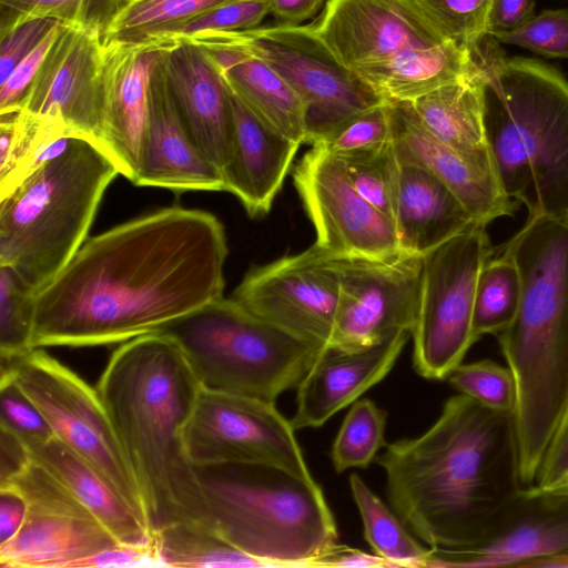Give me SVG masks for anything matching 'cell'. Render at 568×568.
I'll return each instance as SVG.
<instances>
[{"label":"cell","instance_id":"8","mask_svg":"<svg viewBox=\"0 0 568 568\" xmlns=\"http://www.w3.org/2000/svg\"><path fill=\"white\" fill-rule=\"evenodd\" d=\"M159 331L178 343L202 387L271 403L296 388L326 348L223 296Z\"/></svg>","mask_w":568,"mask_h":568},{"label":"cell","instance_id":"46","mask_svg":"<svg viewBox=\"0 0 568 568\" xmlns=\"http://www.w3.org/2000/svg\"><path fill=\"white\" fill-rule=\"evenodd\" d=\"M59 22L50 18L29 19L0 36V83Z\"/></svg>","mask_w":568,"mask_h":568},{"label":"cell","instance_id":"29","mask_svg":"<svg viewBox=\"0 0 568 568\" xmlns=\"http://www.w3.org/2000/svg\"><path fill=\"white\" fill-rule=\"evenodd\" d=\"M387 101L412 102L443 85L480 73L475 55L447 41L408 49L355 71Z\"/></svg>","mask_w":568,"mask_h":568},{"label":"cell","instance_id":"37","mask_svg":"<svg viewBox=\"0 0 568 568\" xmlns=\"http://www.w3.org/2000/svg\"><path fill=\"white\" fill-rule=\"evenodd\" d=\"M387 412L373 400L354 402L336 435L331 450L332 465L337 474L349 468H367L385 448Z\"/></svg>","mask_w":568,"mask_h":568},{"label":"cell","instance_id":"34","mask_svg":"<svg viewBox=\"0 0 568 568\" xmlns=\"http://www.w3.org/2000/svg\"><path fill=\"white\" fill-rule=\"evenodd\" d=\"M230 0H128L108 28L103 42L155 40L179 24Z\"/></svg>","mask_w":568,"mask_h":568},{"label":"cell","instance_id":"23","mask_svg":"<svg viewBox=\"0 0 568 568\" xmlns=\"http://www.w3.org/2000/svg\"><path fill=\"white\" fill-rule=\"evenodd\" d=\"M412 333L404 331L371 347H326L297 385L295 430L317 428L356 402L394 367Z\"/></svg>","mask_w":568,"mask_h":568},{"label":"cell","instance_id":"13","mask_svg":"<svg viewBox=\"0 0 568 568\" xmlns=\"http://www.w3.org/2000/svg\"><path fill=\"white\" fill-rule=\"evenodd\" d=\"M0 488L18 491L27 504L20 530L0 545L1 567L75 568L119 544L61 481L30 457Z\"/></svg>","mask_w":568,"mask_h":568},{"label":"cell","instance_id":"28","mask_svg":"<svg viewBox=\"0 0 568 568\" xmlns=\"http://www.w3.org/2000/svg\"><path fill=\"white\" fill-rule=\"evenodd\" d=\"M26 447L30 459L61 481L119 544L145 545L153 541L145 520L116 488L57 437Z\"/></svg>","mask_w":568,"mask_h":568},{"label":"cell","instance_id":"15","mask_svg":"<svg viewBox=\"0 0 568 568\" xmlns=\"http://www.w3.org/2000/svg\"><path fill=\"white\" fill-rule=\"evenodd\" d=\"M232 297L301 339L331 346L339 277L331 256L315 244L250 270Z\"/></svg>","mask_w":568,"mask_h":568},{"label":"cell","instance_id":"35","mask_svg":"<svg viewBox=\"0 0 568 568\" xmlns=\"http://www.w3.org/2000/svg\"><path fill=\"white\" fill-rule=\"evenodd\" d=\"M520 275L506 255L489 257L479 273L473 314V332L478 341L499 334L515 317L520 301Z\"/></svg>","mask_w":568,"mask_h":568},{"label":"cell","instance_id":"21","mask_svg":"<svg viewBox=\"0 0 568 568\" xmlns=\"http://www.w3.org/2000/svg\"><path fill=\"white\" fill-rule=\"evenodd\" d=\"M162 65L181 120L195 145L221 173L233 154L232 92L201 45L176 40Z\"/></svg>","mask_w":568,"mask_h":568},{"label":"cell","instance_id":"33","mask_svg":"<svg viewBox=\"0 0 568 568\" xmlns=\"http://www.w3.org/2000/svg\"><path fill=\"white\" fill-rule=\"evenodd\" d=\"M164 567L265 568L264 561L237 549L213 530L192 525L170 526L153 535Z\"/></svg>","mask_w":568,"mask_h":568},{"label":"cell","instance_id":"53","mask_svg":"<svg viewBox=\"0 0 568 568\" xmlns=\"http://www.w3.org/2000/svg\"><path fill=\"white\" fill-rule=\"evenodd\" d=\"M29 462L24 443L0 425V483L18 473Z\"/></svg>","mask_w":568,"mask_h":568},{"label":"cell","instance_id":"48","mask_svg":"<svg viewBox=\"0 0 568 568\" xmlns=\"http://www.w3.org/2000/svg\"><path fill=\"white\" fill-rule=\"evenodd\" d=\"M164 567L154 542L145 545L116 544L80 561L75 568Z\"/></svg>","mask_w":568,"mask_h":568},{"label":"cell","instance_id":"43","mask_svg":"<svg viewBox=\"0 0 568 568\" xmlns=\"http://www.w3.org/2000/svg\"><path fill=\"white\" fill-rule=\"evenodd\" d=\"M268 13V0H230L179 24L159 39L182 40L203 33L250 30L257 28Z\"/></svg>","mask_w":568,"mask_h":568},{"label":"cell","instance_id":"4","mask_svg":"<svg viewBox=\"0 0 568 568\" xmlns=\"http://www.w3.org/2000/svg\"><path fill=\"white\" fill-rule=\"evenodd\" d=\"M520 301L498 342L517 389L520 479L532 486L568 407V220L528 216L503 246Z\"/></svg>","mask_w":568,"mask_h":568},{"label":"cell","instance_id":"5","mask_svg":"<svg viewBox=\"0 0 568 568\" xmlns=\"http://www.w3.org/2000/svg\"><path fill=\"white\" fill-rule=\"evenodd\" d=\"M496 178L529 216L568 220V79L532 58H507L488 34L476 53Z\"/></svg>","mask_w":568,"mask_h":568},{"label":"cell","instance_id":"27","mask_svg":"<svg viewBox=\"0 0 568 568\" xmlns=\"http://www.w3.org/2000/svg\"><path fill=\"white\" fill-rule=\"evenodd\" d=\"M397 160L393 223L404 253L423 256L475 223L436 175L415 162Z\"/></svg>","mask_w":568,"mask_h":568},{"label":"cell","instance_id":"9","mask_svg":"<svg viewBox=\"0 0 568 568\" xmlns=\"http://www.w3.org/2000/svg\"><path fill=\"white\" fill-rule=\"evenodd\" d=\"M0 373L38 407L54 436L95 467L146 523L139 485L97 388L42 347L1 361Z\"/></svg>","mask_w":568,"mask_h":568},{"label":"cell","instance_id":"55","mask_svg":"<svg viewBox=\"0 0 568 568\" xmlns=\"http://www.w3.org/2000/svg\"><path fill=\"white\" fill-rule=\"evenodd\" d=\"M554 489H562L568 490V475L562 479V481Z\"/></svg>","mask_w":568,"mask_h":568},{"label":"cell","instance_id":"18","mask_svg":"<svg viewBox=\"0 0 568 568\" xmlns=\"http://www.w3.org/2000/svg\"><path fill=\"white\" fill-rule=\"evenodd\" d=\"M102 49L100 34L63 23L22 110L59 120L72 136L90 140L103 149Z\"/></svg>","mask_w":568,"mask_h":568},{"label":"cell","instance_id":"32","mask_svg":"<svg viewBox=\"0 0 568 568\" xmlns=\"http://www.w3.org/2000/svg\"><path fill=\"white\" fill-rule=\"evenodd\" d=\"M348 481L363 520L364 537L374 552L393 567H428L433 549L417 540L359 475L353 473Z\"/></svg>","mask_w":568,"mask_h":568},{"label":"cell","instance_id":"51","mask_svg":"<svg viewBox=\"0 0 568 568\" xmlns=\"http://www.w3.org/2000/svg\"><path fill=\"white\" fill-rule=\"evenodd\" d=\"M534 0H494L488 34L519 28L534 16Z\"/></svg>","mask_w":568,"mask_h":568},{"label":"cell","instance_id":"20","mask_svg":"<svg viewBox=\"0 0 568 568\" xmlns=\"http://www.w3.org/2000/svg\"><path fill=\"white\" fill-rule=\"evenodd\" d=\"M176 40L103 42L101 89L104 106L103 150L120 174L135 180L148 120L150 77Z\"/></svg>","mask_w":568,"mask_h":568},{"label":"cell","instance_id":"47","mask_svg":"<svg viewBox=\"0 0 568 568\" xmlns=\"http://www.w3.org/2000/svg\"><path fill=\"white\" fill-rule=\"evenodd\" d=\"M62 24L63 22H59L43 41L0 83V113L23 109L30 87Z\"/></svg>","mask_w":568,"mask_h":568},{"label":"cell","instance_id":"14","mask_svg":"<svg viewBox=\"0 0 568 568\" xmlns=\"http://www.w3.org/2000/svg\"><path fill=\"white\" fill-rule=\"evenodd\" d=\"M331 256V255H329ZM339 297L329 347L355 351L379 344L415 325L423 256H331Z\"/></svg>","mask_w":568,"mask_h":568},{"label":"cell","instance_id":"2","mask_svg":"<svg viewBox=\"0 0 568 568\" xmlns=\"http://www.w3.org/2000/svg\"><path fill=\"white\" fill-rule=\"evenodd\" d=\"M375 462L390 508L434 549L475 546L524 488L514 413L460 393L425 433L387 444Z\"/></svg>","mask_w":568,"mask_h":568},{"label":"cell","instance_id":"24","mask_svg":"<svg viewBox=\"0 0 568 568\" xmlns=\"http://www.w3.org/2000/svg\"><path fill=\"white\" fill-rule=\"evenodd\" d=\"M398 158L430 171L459 199L475 222L488 225L511 216L518 203L503 191L494 172L444 144L422 124L408 102L388 101Z\"/></svg>","mask_w":568,"mask_h":568},{"label":"cell","instance_id":"17","mask_svg":"<svg viewBox=\"0 0 568 568\" xmlns=\"http://www.w3.org/2000/svg\"><path fill=\"white\" fill-rule=\"evenodd\" d=\"M432 549L433 568H568V490L524 487L475 546Z\"/></svg>","mask_w":568,"mask_h":568},{"label":"cell","instance_id":"26","mask_svg":"<svg viewBox=\"0 0 568 568\" xmlns=\"http://www.w3.org/2000/svg\"><path fill=\"white\" fill-rule=\"evenodd\" d=\"M232 104L233 154L222 172L224 191L235 195L248 215L262 216L270 212L301 143L262 123L233 92Z\"/></svg>","mask_w":568,"mask_h":568},{"label":"cell","instance_id":"39","mask_svg":"<svg viewBox=\"0 0 568 568\" xmlns=\"http://www.w3.org/2000/svg\"><path fill=\"white\" fill-rule=\"evenodd\" d=\"M393 144V125L388 101L357 112L316 140L317 146L337 158L372 152Z\"/></svg>","mask_w":568,"mask_h":568},{"label":"cell","instance_id":"19","mask_svg":"<svg viewBox=\"0 0 568 568\" xmlns=\"http://www.w3.org/2000/svg\"><path fill=\"white\" fill-rule=\"evenodd\" d=\"M315 30L352 71L447 42L415 0H327Z\"/></svg>","mask_w":568,"mask_h":568},{"label":"cell","instance_id":"49","mask_svg":"<svg viewBox=\"0 0 568 568\" xmlns=\"http://www.w3.org/2000/svg\"><path fill=\"white\" fill-rule=\"evenodd\" d=\"M568 475V407L547 449L539 474L532 485L554 489Z\"/></svg>","mask_w":568,"mask_h":568},{"label":"cell","instance_id":"22","mask_svg":"<svg viewBox=\"0 0 568 568\" xmlns=\"http://www.w3.org/2000/svg\"><path fill=\"white\" fill-rule=\"evenodd\" d=\"M133 184L174 192L224 191L221 171L199 150L181 120L162 59L150 77L148 120Z\"/></svg>","mask_w":568,"mask_h":568},{"label":"cell","instance_id":"40","mask_svg":"<svg viewBox=\"0 0 568 568\" xmlns=\"http://www.w3.org/2000/svg\"><path fill=\"white\" fill-rule=\"evenodd\" d=\"M429 21L457 47L474 52L488 36L494 0H415Z\"/></svg>","mask_w":568,"mask_h":568},{"label":"cell","instance_id":"52","mask_svg":"<svg viewBox=\"0 0 568 568\" xmlns=\"http://www.w3.org/2000/svg\"><path fill=\"white\" fill-rule=\"evenodd\" d=\"M27 513L23 497L11 488H0V545L20 530Z\"/></svg>","mask_w":568,"mask_h":568},{"label":"cell","instance_id":"54","mask_svg":"<svg viewBox=\"0 0 568 568\" xmlns=\"http://www.w3.org/2000/svg\"><path fill=\"white\" fill-rule=\"evenodd\" d=\"M325 0H268L270 13L278 23L297 26L314 17Z\"/></svg>","mask_w":568,"mask_h":568},{"label":"cell","instance_id":"25","mask_svg":"<svg viewBox=\"0 0 568 568\" xmlns=\"http://www.w3.org/2000/svg\"><path fill=\"white\" fill-rule=\"evenodd\" d=\"M182 40H190L206 50L231 91L262 123L290 140L305 143L306 105L265 60L222 32Z\"/></svg>","mask_w":568,"mask_h":568},{"label":"cell","instance_id":"45","mask_svg":"<svg viewBox=\"0 0 568 568\" xmlns=\"http://www.w3.org/2000/svg\"><path fill=\"white\" fill-rule=\"evenodd\" d=\"M0 425L16 434L24 445L54 436L38 407L7 375L0 374Z\"/></svg>","mask_w":568,"mask_h":568},{"label":"cell","instance_id":"36","mask_svg":"<svg viewBox=\"0 0 568 568\" xmlns=\"http://www.w3.org/2000/svg\"><path fill=\"white\" fill-rule=\"evenodd\" d=\"M128 0H0V36L34 18H50L103 37Z\"/></svg>","mask_w":568,"mask_h":568},{"label":"cell","instance_id":"38","mask_svg":"<svg viewBox=\"0 0 568 568\" xmlns=\"http://www.w3.org/2000/svg\"><path fill=\"white\" fill-rule=\"evenodd\" d=\"M33 290L19 273L0 265V359L18 357L32 346L34 320Z\"/></svg>","mask_w":568,"mask_h":568},{"label":"cell","instance_id":"42","mask_svg":"<svg viewBox=\"0 0 568 568\" xmlns=\"http://www.w3.org/2000/svg\"><path fill=\"white\" fill-rule=\"evenodd\" d=\"M452 387L480 405L514 413L517 389L508 367L490 359L459 364L446 378Z\"/></svg>","mask_w":568,"mask_h":568},{"label":"cell","instance_id":"16","mask_svg":"<svg viewBox=\"0 0 568 568\" xmlns=\"http://www.w3.org/2000/svg\"><path fill=\"white\" fill-rule=\"evenodd\" d=\"M293 182L316 231L314 244L328 255L403 252L392 220L361 196L339 158L312 146L294 168Z\"/></svg>","mask_w":568,"mask_h":568},{"label":"cell","instance_id":"6","mask_svg":"<svg viewBox=\"0 0 568 568\" xmlns=\"http://www.w3.org/2000/svg\"><path fill=\"white\" fill-rule=\"evenodd\" d=\"M120 171L94 142L67 146L0 199V265L14 268L34 293L85 242L102 196Z\"/></svg>","mask_w":568,"mask_h":568},{"label":"cell","instance_id":"1","mask_svg":"<svg viewBox=\"0 0 568 568\" xmlns=\"http://www.w3.org/2000/svg\"><path fill=\"white\" fill-rule=\"evenodd\" d=\"M227 243L212 213L173 205L92 236L34 296L32 346L124 343L223 296Z\"/></svg>","mask_w":568,"mask_h":568},{"label":"cell","instance_id":"44","mask_svg":"<svg viewBox=\"0 0 568 568\" xmlns=\"http://www.w3.org/2000/svg\"><path fill=\"white\" fill-rule=\"evenodd\" d=\"M496 41L525 48L547 58H568V10L547 9L519 28L495 32Z\"/></svg>","mask_w":568,"mask_h":568},{"label":"cell","instance_id":"31","mask_svg":"<svg viewBox=\"0 0 568 568\" xmlns=\"http://www.w3.org/2000/svg\"><path fill=\"white\" fill-rule=\"evenodd\" d=\"M70 136L59 120L24 110L0 113V199L59 154Z\"/></svg>","mask_w":568,"mask_h":568},{"label":"cell","instance_id":"30","mask_svg":"<svg viewBox=\"0 0 568 568\" xmlns=\"http://www.w3.org/2000/svg\"><path fill=\"white\" fill-rule=\"evenodd\" d=\"M408 103L432 135L495 173L485 130L481 71Z\"/></svg>","mask_w":568,"mask_h":568},{"label":"cell","instance_id":"11","mask_svg":"<svg viewBox=\"0 0 568 568\" xmlns=\"http://www.w3.org/2000/svg\"><path fill=\"white\" fill-rule=\"evenodd\" d=\"M222 33L265 60L302 98L310 145L351 115L387 101L337 60L313 23Z\"/></svg>","mask_w":568,"mask_h":568},{"label":"cell","instance_id":"7","mask_svg":"<svg viewBox=\"0 0 568 568\" xmlns=\"http://www.w3.org/2000/svg\"><path fill=\"white\" fill-rule=\"evenodd\" d=\"M214 532L268 567H310L338 544L321 486L272 464L195 467Z\"/></svg>","mask_w":568,"mask_h":568},{"label":"cell","instance_id":"3","mask_svg":"<svg viewBox=\"0 0 568 568\" xmlns=\"http://www.w3.org/2000/svg\"><path fill=\"white\" fill-rule=\"evenodd\" d=\"M95 388L139 485L151 534L181 524L214 531L183 438L202 386L178 343L160 331L122 343Z\"/></svg>","mask_w":568,"mask_h":568},{"label":"cell","instance_id":"12","mask_svg":"<svg viewBox=\"0 0 568 568\" xmlns=\"http://www.w3.org/2000/svg\"><path fill=\"white\" fill-rule=\"evenodd\" d=\"M295 432L275 403L202 387L183 438L195 467L272 464L313 477Z\"/></svg>","mask_w":568,"mask_h":568},{"label":"cell","instance_id":"50","mask_svg":"<svg viewBox=\"0 0 568 568\" xmlns=\"http://www.w3.org/2000/svg\"><path fill=\"white\" fill-rule=\"evenodd\" d=\"M310 567L381 568L393 566L376 554L372 555L361 549L336 544L313 559Z\"/></svg>","mask_w":568,"mask_h":568},{"label":"cell","instance_id":"10","mask_svg":"<svg viewBox=\"0 0 568 568\" xmlns=\"http://www.w3.org/2000/svg\"><path fill=\"white\" fill-rule=\"evenodd\" d=\"M486 224L475 222L423 255L413 363L418 375L446 379L477 341L476 285L493 248Z\"/></svg>","mask_w":568,"mask_h":568},{"label":"cell","instance_id":"41","mask_svg":"<svg viewBox=\"0 0 568 568\" xmlns=\"http://www.w3.org/2000/svg\"><path fill=\"white\" fill-rule=\"evenodd\" d=\"M356 191L393 222L398 160L393 144L339 158Z\"/></svg>","mask_w":568,"mask_h":568}]
</instances>
